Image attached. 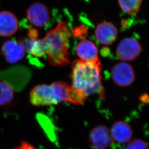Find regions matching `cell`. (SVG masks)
<instances>
[{"label":"cell","instance_id":"cell-14","mask_svg":"<svg viewBox=\"0 0 149 149\" xmlns=\"http://www.w3.org/2000/svg\"><path fill=\"white\" fill-rule=\"evenodd\" d=\"M14 97V90L11 85L6 81H0V105L10 103Z\"/></svg>","mask_w":149,"mask_h":149},{"label":"cell","instance_id":"cell-3","mask_svg":"<svg viewBox=\"0 0 149 149\" xmlns=\"http://www.w3.org/2000/svg\"><path fill=\"white\" fill-rule=\"evenodd\" d=\"M71 86L63 81H56L52 84H41L32 89L30 100L35 106L56 105L68 101Z\"/></svg>","mask_w":149,"mask_h":149},{"label":"cell","instance_id":"cell-9","mask_svg":"<svg viewBox=\"0 0 149 149\" xmlns=\"http://www.w3.org/2000/svg\"><path fill=\"white\" fill-rule=\"evenodd\" d=\"M117 28L109 22H104L98 24L95 29V36L100 44L109 46L113 44L118 36Z\"/></svg>","mask_w":149,"mask_h":149},{"label":"cell","instance_id":"cell-2","mask_svg":"<svg viewBox=\"0 0 149 149\" xmlns=\"http://www.w3.org/2000/svg\"><path fill=\"white\" fill-rule=\"evenodd\" d=\"M72 35V32L67 23L61 21L41 39L45 54L52 66L59 67L70 63L69 43Z\"/></svg>","mask_w":149,"mask_h":149},{"label":"cell","instance_id":"cell-16","mask_svg":"<svg viewBox=\"0 0 149 149\" xmlns=\"http://www.w3.org/2000/svg\"><path fill=\"white\" fill-rule=\"evenodd\" d=\"M125 149H149L146 143L140 139H135L128 143Z\"/></svg>","mask_w":149,"mask_h":149},{"label":"cell","instance_id":"cell-11","mask_svg":"<svg viewBox=\"0 0 149 149\" xmlns=\"http://www.w3.org/2000/svg\"><path fill=\"white\" fill-rule=\"evenodd\" d=\"M76 53L80 60L86 62L99 61L98 49L96 45L90 40H82L77 44Z\"/></svg>","mask_w":149,"mask_h":149},{"label":"cell","instance_id":"cell-8","mask_svg":"<svg viewBox=\"0 0 149 149\" xmlns=\"http://www.w3.org/2000/svg\"><path fill=\"white\" fill-rule=\"evenodd\" d=\"M1 54L8 63H15L24 57L25 51L19 41L10 39L4 42L1 48Z\"/></svg>","mask_w":149,"mask_h":149},{"label":"cell","instance_id":"cell-6","mask_svg":"<svg viewBox=\"0 0 149 149\" xmlns=\"http://www.w3.org/2000/svg\"><path fill=\"white\" fill-rule=\"evenodd\" d=\"M26 17L31 25L36 27H43L50 20V12L43 3H33L26 10Z\"/></svg>","mask_w":149,"mask_h":149},{"label":"cell","instance_id":"cell-7","mask_svg":"<svg viewBox=\"0 0 149 149\" xmlns=\"http://www.w3.org/2000/svg\"><path fill=\"white\" fill-rule=\"evenodd\" d=\"M89 142L94 149H106L113 144V139L108 128L100 125L93 128L89 135Z\"/></svg>","mask_w":149,"mask_h":149},{"label":"cell","instance_id":"cell-15","mask_svg":"<svg viewBox=\"0 0 149 149\" xmlns=\"http://www.w3.org/2000/svg\"><path fill=\"white\" fill-rule=\"evenodd\" d=\"M123 11L128 15H135L139 11L142 0H118Z\"/></svg>","mask_w":149,"mask_h":149},{"label":"cell","instance_id":"cell-4","mask_svg":"<svg viewBox=\"0 0 149 149\" xmlns=\"http://www.w3.org/2000/svg\"><path fill=\"white\" fill-rule=\"evenodd\" d=\"M142 47L136 39L127 37L122 40L116 49V55L123 62L134 60L141 54Z\"/></svg>","mask_w":149,"mask_h":149},{"label":"cell","instance_id":"cell-1","mask_svg":"<svg viewBox=\"0 0 149 149\" xmlns=\"http://www.w3.org/2000/svg\"><path fill=\"white\" fill-rule=\"evenodd\" d=\"M70 98L75 104L84 103L89 96L97 95L105 98V89L102 84L101 72L102 69L100 60L86 62L76 60L72 63Z\"/></svg>","mask_w":149,"mask_h":149},{"label":"cell","instance_id":"cell-12","mask_svg":"<svg viewBox=\"0 0 149 149\" xmlns=\"http://www.w3.org/2000/svg\"><path fill=\"white\" fill-rule=\"evenodd\" d=\"M110 133L113 141L122 143L129 142L133 136L130 125L123 120L115 123L111 128Z\"/></svg>","mask_w":149,"mask_h":149},{"label":"cell","instance_id":"cell-17","mask_svg":"<svg viewBox=\"0 0 149 149\" xmlns=\"http://www.w3.org/2000/svg\"><path fill=\"white\" fill-rule=\"evenodd\" d=\"M14 149H37L29 142L22 141L19 146L17 147Z\"/></svg>","mask_w":149,"mask_h":149},{"label":"cell","instance_id":"cell-10","mask_svg":"<svg viewBox=\"0 0 149 149\" xmlns=\"http://www.w3.org/2000/svg\"><path fill=\"white\" fill-rule=\"evenodd\" d=\"M19 20L16 15L9 11L0 12V36L9 37L19 29Z\"/></svg>","mask_w":149,"mask_h":149},{"label":"cell","instance_id":"cell-5","mask_svg":"<svg viewBox=\"0 0 149 149\" xmlns=\"http://www.w3.org/2000/svg\"><path fill=\"white\" fill-rule=\"evenodd\" d=\"M112 79L120 87H127L135 80V71L129 63L122 62L113 66L111 72Z\"/></svg>","mask_w":149,"mask_h":149},{"label":"cell","instance_id":"cell-13","mask_svg":"<svg viewBox=\"0 0 149 149\" xmlns=\"http://www.w3.org/2000/svg\"><path fill=\"white\" fill-rule=\"evenodd\" d=\"M19 41L23 45L25 52L38 57L46 55L41 39H32L28 37L22 39Z\"/></svg>","mask_w":149,"mask_h":149}]
</instances>
